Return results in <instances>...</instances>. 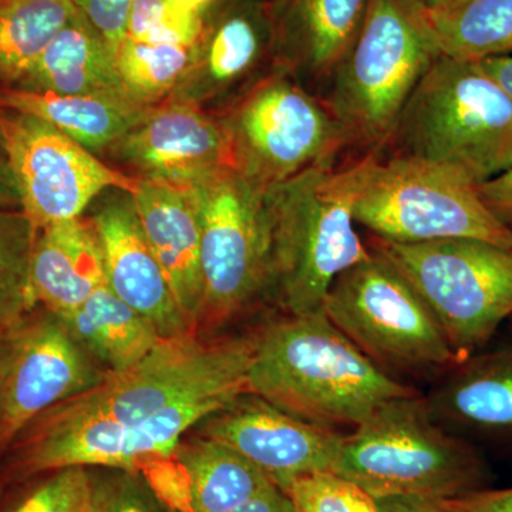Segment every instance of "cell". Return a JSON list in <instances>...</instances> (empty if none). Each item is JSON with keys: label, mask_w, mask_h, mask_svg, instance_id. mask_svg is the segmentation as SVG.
I'll return each instance as SVG.
<instances>
[{"label": "cell", "mask_w": 512, "mask_h": 512, "mask_svg": "<svg viewBox=\"0 0 512 512\" xmlns=\"http://www.w3.org/2000/svg\"><path fill=\"white\" fill-rule=\"evenodd\" d=\"M252 346V335L163 339L137 365L37 419L82 423L103 463L137 470L174 454L184 434L210 414V404L197 400H234L247 392Z\"/></svg>", "instance_id": "1"}, {"label": "cell", "mask_w": 512, "mask_h": 512, "mask_svg": "<svg viewBox=\"0 0 512 512\" xmlns=\"http://www.w3.org/2000/svg\"><path fill=\"white\" fill-rule=\"evenodd\" d=\"M247 393L316 426L355 427L419 393L373 363L325 311L286 315L254 333Z\"/></svg>", "instance_id": "2"}, {"label": "cell", "mask_w": 512, "mask_h": 512, "mask_svg": "<svg viewBox=\"0 0 512 512\" xmlns=\"http://www.w3.org/2000/svg\"><path fill=\"white\" fill-rule=\"evenodd\" d=\"M328 185L372 237L399 244L467 238L512 249V229L484 204L478 185L447 165L362 154L335 165Z\"/></svg>", "instance_id": "3"}, {"label": "cell", "mask_w": 512, "mask_h": 512, "mask_svg": "<svg viewBox=\"0 0 512 512\" xmlns=\"http://www.w3.org/2000/svg\"><path fill=\"white\" fill-rule=\"evenodd\" d=\"M441 56L416 0H367L362 25L319 97L348 150L379 154L417 84Z\"/></svg>", "instance_id": "4"}, {"label": "cell", "mask_w": 512, "mask_h": 512, "mask_svg": "<svg viewBox=\"0 0 512 512\" xmlns=\"http://www.w3.org/2000/svg\"><path fill=\"white\" fill-rule=\"evenodd\" d=\"M332 473L373 500H450L483 490L491 480L480 451L443 429L420 392L384 403L345 434Z\"/></svg>", "instance_id": "5"}, {"label": "cell", "mask_w": 512, "mask_h": 512, "mask_svg": "<svg viewBox=\"0 0 512 512\" xmlns=\"http://www.w3.org/2000/svg\"><path fill=\"white\" fill-rule=\"evenodd\" d=\"M382 153L447 165L483 184L512 165V103L478 62L441 55Z\"/></svg>", "instance_id": "6"}, {"label": "cell", "mask_w": 512, "mask_h": 512, "mask_svg": "<svg viewBox=\"0 0 512 512\" xmlns=\"http://www.w3.org/2000/svg\"><path fill=\"white\" fill-rule=\"evenodd\" d=\"M335 165H316L264 191L271 301L286 315L322 311L333 282L372 255L349 205L330 191L328 175Z\"/></svg>", "instance_id": "7"}, {"label": "cell", "mask_w": 512, "mask_h": 512, "mask_svg": "<svg viewBox=\"0 0 512 512\" xmlns=\"http://www.w3.org/2000/svg\"><path fill=\"white\" fill-rule=\"evenodd\" d=\"M218 119L231 167L262 192L316 165L336 164L348 150L345 130L325 101L275 66Z\"/></svg>", "instance_id": "8"}, {"label": "cell", "mask_w": 512, "mask_h": 512, "mask_svg": "<svg viewBox=\"0 0 512 512\" xmlns=\"http://www.w3.org/2000/svg\"><path fill=\"white\" fill-rule=\"evenodd\" d=\"M367 245L427 303L458 363L512 318V249L467 238L399 244L370 237Z\"/></svg>", "instance_id": "9"}, {"label": "cell", "mask_w": 512, "mask_h": 512, "mask_svg": "<svg viewBox=\"0 0 512 512\" xmlns=\"http://www.w3.org/2000/svg\"><path fill=\"white\" fill-rule=\"evenodd\" d=\"M187 188L200 225L204 336L271 301V229L264 192L228 165Z\"/></svg>", "instance_id": "10"}, {"label": "cell", "mask_w": 512, "mask_h": 512, "mask_svg": "<svg viewBox=\"0 0 512 512\" xmlns=\"http://www.w3.org/2000/svg\"><path fill=\"white\" fill-rule=\"evenodd\" d=\"M323 311L357 349L397 379L441 377L458 365L427 303L376 252L333 282Z\"/></svg>", "instance_id": "11"}, {"label": "cell", "mask_w": 512, "mask_h": 512, "mask_svg": "<svg viewBox=\"0 0 512 512\" xmlns=\"http://www.w3.org/2000/svg\"><path fill=\"white\" fill-rule=\"evenodd\" d=\"M0 124L22 212L36 229L83 217L104 192L140 183L35 116L2 109Z\"/></svg>", "instance_id": "12"}, {"label": "cell", "mask_w": 512, "mask_h": 512, "mask_svg": "<svg viewBox=\"0 0 512 512\" xmlns=\"http://www.w3.org/2000/svg\"><path fill=\"white\" fill-rule=\"evenodd\" d=\"M110 376L55 313L36 306L23 315L3 332L0 454L40 414Z\"/></svg>", "instance_id": "13"}, {"label": "cell", "mask_w": 512, "mask_h": 512, "mask_svg": "<svg viewBox=\"0 0 512 512\" xmlns=\"http://www.w3.org/2000/svg\"><path fill=\"white\" fill-rule=\"evenodd\" d=\"M197 434L234 448L285 493L298 478L333 471L345 437L247 392L202 420Z\"/></svg>", "instance_id": "14"}, {"label": "cell", "mask_w": 512, "mask_h": 512, "mask_svg": "<svg viewBox=\"0 0 512 512\" xmlns=\"http://www.w3.org/2000/svg\"><path fill=\"white\" fill-rule=\"evenodd\" d=\"M138 180L188 187L231 167L227 136L218 117L197 101L170 96L151 107L110 151Z\"/></svg>", "instance_id": "15"}, {"label": "cell", "mask_w": 512, "mask_h": 512, "mask_svg": "<svg viewBox=\"0 0 512 512\" xmlns=\"http://www.w3.org/2000/svg\"><path fill=\"white\" fill-rule=\"evenodd\" d=\"M101 197L89 220L99 238L107 286L146 318L161 339L195 335L151 251L131 192L109 190Z\"/></svg>", "instance_id": "16"}, {"label": "cell", "mask_w": 512, "mask_h": 512, "mask_svg": "<svg viewBox=\"0 0 512 512\" xmlns=\"http://www.w3.org/2000/svg\"><path fill=\"white\" fill-rule=\"evenodd\" d=\"M265 62L274 64L268 0H221L194 67L173 96L202 106L235 89L245 92Z\"/></svg>", "instance_id": "17"}, {"label": "cell", "mask_w": 512, "mask_h": 512, "mask_svg": "<svg viewBox=\"0 0 512 512\" xmlns=\"http://www.w3.org/2000/svg\"><path fill=\"white\" fill-rule=\"evenodd\" d=\"M367 0H268L274 66L320 94L352 45Z\"/></svg>", "instance_id": "18"}, {"label": "cell", "mask_w": 512, "mask_h": 512, "mask_svg": "<svg viewBox=\"0 0 512 512\" xmlns=\"http://www.w3.org/2000/svg\"><path fill=\"white\" fill-rule=\"evenodd\" d=\"M141 228L178 305L197 332L202 303L200 225L187 187L140 180L131 192Z\"/></svg>", "instance_id": "19"}, {"label": "cell", "mask_w": 512, "mask_h": 512, "mask_svg": "<svg viewBox=\"0 0 512 512\" xmlns=\"http://www.w3.org/2000/svg\"><path fill=\"white\" fill-rule=\"evenodd\" d=\"M424 397L456 436L512 437V343L458 363Z\"/></svg>", "instance_id": "20"}, {"label": "cell", "mask_w": 512, "mask_h": 512, "mask_svg": "<svg viewBox=\"0 0 512 512\" xmlns=\"http://www.w3.org/2000/svg\"><path fill=\"white\" fill-rule=\"evenodd\" d=\"M106 285L103 254L89 218L57 222L37 229L30 265L35 306L66 315Z\"/></svg>", "instance_id": "21"}, {"label": "cell", "mask_w": 512, "mask_h": 512, "mask_svg": "<svg viewBox=\"0 0 512 512\" xmlns=\"http://www.w3.org/2000/svg\"><path fill=\"white\" fill-rule=\"evenodd\" d=\"M12 89L138 104L121 82L116 55L77 10Z\"/></svg>", "instance_id": "22"}, {"label": "cell", "mask_w": 512, "mask_h": 512, "mask_svg": "<svg viewBox=\"0 0 512 512\" xmlns=\"http://www.w3.org/2000/svg\"><path fill=\"white\" fill-rule=\"evenodd\" d=\"M0 109L46 121L97 154L113 150L151 107L110 97L59 96L6 87L0 89Z\"/></svg>", "instance_id": "23"}, {"label": "cell", "mask_w": 512, "mask_h": 512, "mask_svg": "<svg viewBox=\"0 0 512 512\" xmlns=\"http://www.w3.org/2000/svg\"><path fill=\"white\" fill-rule=\"evenodd\" d=\"M59 318L74 340L111 375L137 365L163 340L154 326L107 284L82 306Z\"/></svg>", "instance_id": "24"}, {"label": "cell", "mask_w": 512, "mask_h": 512, "mask_svg": "<svg viewBox=\"0 0 512 512\" xmlns=\"http://www.w3.org/2000/svg\"><path fill=\"white\" fill-rule=\"evenodd\" d=\"M174 458L187 485L188 512H234L272 483L234 448L200 434L181 440Z\"/></svg>", "instance_id": "25"}, {"label": "cell", "mask_w": 512, "mask_h": 512, "mask_svg": "<svg viewBox=\"0 0 512 512\" xmlns=\"http://www.w3.org/2000/svg\"><path fill=\"white\" fill-rule=\"evenodd\" d=\"M424 12L443 56L477 62L512 55V0H453Z\"/></svg>", "instance_id": "26"}, {"label": "cell", "mask_w": 512, "mask_h": 512, "mask_svg": "<svg viewBox=\"0 0 512 512\" xmlns=\"http://www.w3.org/2000/svg\"><path fill=\"white\" fill-rule=\"evenodd\" d=\"M74 12L73 0H0V89L28 73Z\"/></svg>", "instance_id": "27"}, {"label": "cell", "mask_w": 512, "mask_h": 512, "mask_svg": "<svg viewBox=\"0 0 512 512\" xmlns=\"http://www.w3.org/2000/svg\"><path fill=\"white\" fill-rule=\"evenodd\" d=\"M200 46L148 45L124 39L117 50V72L128 94L153 107L177 92L197 60Z\"/></svg>", "instance_id": "28"}, {"label": "cell", "mask_w": 512, "mask_h": 512, "mask_svg": "<svg viewBox=\"0 0 512 512\" xmlns=\"http://www.w3.org/2000/svg\"><path fill=\"white\" fill-rule=\"evenodd\" d=\"M37 229L22 211H0V332L35 309L30 265Z\"/></svg>", "instance_id": "29"}, {"label": "cell", "mask_w": 512, "mask_h": 512, "mask_svg": "<svg viewBox=\"0 0 512 512\" xmlns=\"http://www.w3.org/2000/svg\"><path fill=\"white\" fill-rule=\"evenodd\" d=\"M210 18L188 15L167 0H136L128 16L126 39L148 45L197 47Z\"/></svg>", "instance_id": "30"}, {"label": "cell", "mask_w": 512, "mask_h": 512, "mask_svg": "<svg viewBox=\"0 0 512 512\" xmlns=\"http://www.w3.org/2000/svg\"><path fill=\"white\" fill-rule=\"evenodd\" d=\"M39 483L0 512H84L93 494V471L66 467L50 471Z\"/></svg>", "instance_id": "31"}, {"label": "cell", "mask_w": 512, "mask_h": 512, "mask_svg": "<svg viewBox=\"0 0 512 512\" xmlns=\"http://www.w3.org/2000/svg\"><path fill=\"white\" fill-rule=\"evenodd\" d=\"M286 494L296 512H379L369 494L332 471L298 478Z\"/></svg>", "instance_id": "32"}, {"label": "cell", "mask_w": 512, "mask_h": 512, "mask_svg": "<svg viewBox=\"0 0 512 512\" xmlns=\"http://www.w3.org/2000/svg\"><path fill=\"white\" fill-rule=\"evenodd\" d=\"M93 473V493L101 512H180L165 503L140 471Z\"/></svg>", "instance_id": "33"}, {"label": "cell", "mask_w": 512, "mask_h": 512, "mask_svg": "<svg viewBox=\"0 0 512 512\" xmlns=\"http://www.w3.org/2000/svg\"><path fill=\"white\" fill-rule=\"evenodd\" d=\"M134 3L136 0H73L74 9L96 30L114 55L126 39L128 16Z\"/></svg>", "instance_id": "34"}, {"label": "cell", "mask_w": 512, "mask_h": 512, "mask_svg": "<svg viewBox=\"0 0 512 512\" xmlns=\"http://www.w3.org/2000/svg\"><path fill=\"white\" fill-rule=\"evenodd\" d=\"M437 503L448 512H512V487L501 490L487 487Z\"/></svg>", "instance_id": "35"}, {"label": "cell", "mask_w": 512, "mask_h": 512, "mask_svg": "<svg viewBox=\"0 0 512 512\" xmlns=\"http://www.w3.org/2000/svg\"><path fill=\"white\" fill-rule=\"evenodd\" d=\"M477 188L481 200L495 217L512 229V165Z\"/></svg>", "instance_id": "36"}, {"label": "cell", "mask_w": 512, "mask_h": 512, "mask_svg": "<svg viewBox=\"0 0 512 512\" xmlns=\"http://www.w3.org/2000/svg\"><path fill=\"white\" fill-rule=\"evenodd\" d=\"M234 512H296V510L291 497L278 485L269 483Z\"/></svg>", "instance_id": "37"}, {"label": "cell", "mask_w": 512, "mask_h": 512, "mask_svg": "<svg viewBox=\"0 0 512 512\" xmlns=\"http://www.w3.org/2000/svg\"><path fill=\"white\" fill-rule=\"evenodd\" d=\"M379 512H448L436 500L421 497H389L375 500Z\"/></svg>", "instance_id": "38"}, {"label": "cell", "mask_w": 512, "mask_h": 512, "mask_svg": "<svg viewBox=\"0 0 512 512\" xmlns=\"http://www.w3.org/2000/svg\"><path fill=\"white\" fill-rule=\"evenodd\" d=\"M477 62L512 103V55L488 57Z\"/></svg>", "instance_id": "39"}, {"label": "cell", "mask_w": 512, "mask_h": 512, "mask_svg": "<svg viewBox=\"0 0 512 512\" xmlns=\"http://www.w3.org/2000/svg\"><path fill=\"white\" fill-rule=\"evenodd\" d=\"M0 211H22L18 187L8 161H0Z\"/></svg>", "instance_id": "40"}, {"label": "cell", "mask_w": 512, "mask_h": 512, "mask_svg": "<svg viewBox=\"0 0 512 512\" xmlns=\"http://www.w3.org/2000/svg\"><path fill=\"white\" fill-rule=\"evenodd\" d=\"M174 8L188 15L210 18L214 10L218 8L221 0H167Z\"/></svg>", "instance_id": "41"}, {"label": "cell", "mask_w": 512, "mask_h": 512, "mask_svg": "<svg viewBox=\"0 0 512 512\" xmlns=\"http://www.w3.org/2000/svg\"><path fill=\"white\" fill-rule=\"evenodd\" d=\"M417 3L424 10H433L439 9L441 6H446L448 3L453 2V0H416Z\"/></svg>", "instance_id": "42"}, {"label": "cell", "mask_w": 512, "mask_h": 512, "mask_svg": "<svg viewBox=\"0 0 512 512\" xmlns=\"http://www.w3.org/2000/svg\"><path fill=\"white\" fill-rule=\"evenodd\" d=\"M0 114H2V109H0ZM0 161H8V158H6L5 140H3L2 124H0Z\"/></svg>", "instance_id": "43"}, {"label": "cell", "mask_w": 512, "mask_h": 512, "mask_svg": "<svg viewBox=\"0 0 512 512\" xmlns=\"http://www.w3.org/2000/svg\"><path fill=\"white\" fill-rule=\"evenodd\" d=\"M84 512H101L100 505L97 503L96 497H94V493L92 494V500H90L89 507L86 508Z\"/></svg>", "instance_id": "44"}, {"label": "cell", "mask_w": 512, "mask_h": 512, "mask_svg": "<svg viewBox=\"0 0 512 512\" xmlns=\"http://www.w3.org/2000/svg\"><path fill=\"white\" fill-rule=\"evenodd\" d=\"M3 333L0 332V377H2Z\"/></svg>", "instance_id": "45"}, {"label": "cell", "mask_w": 512, "mask_h": 512, "mask_svg": "<svg viewBox=\"0 0 512 512\" xmlns=\"http://www.w3.org/2000/svg\"><path fill=\"white\" fill-rule=\"evenodd\" d=\"M6 484H8V480L0 474V495L3 494V490H5Z\"/></svg>", "instance_id": "46"}, {"label": "cell", "mask_w": 512, "mask_h": 512, "mask_svg": "<svg viewBox=\"0 0 512 512\" xmlns=\"http://www.w3.org/2000/svg\"><path fill=\"white\" fill-rule=\"evenodd\" d=\"M512 319V318H511Z\"/></svg>", "instance_id": "47"}]
</instances>
